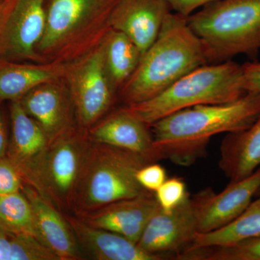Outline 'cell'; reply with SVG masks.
Masks as SVG:
<instances>
[{
    "label": "cell",
    "instance_id": "21",
    "mask_svg": "<svg viewBox=\"0 0 260 260\" xmlns=\"http://www.w3.org/2000/svg\"><path fill=\"white\" fill-rule=\"evenodd\" d=\"M101 44L106 69L118 93L139 64L141 52L126 34L114 28Z\"/></svg>",
    "mask_w": 260,
    "mask_h": 260
},
{
    "label": "cell",
    "instance_id": "3",
    "mask_svg": "<svg viewBox=\"0 0 260 260\" xmlns=\"http://www.w3.org/2000/svg\"><path fill=\"white\" fill-rule=\"evenodd\" d=\"M117 0H46V23L37 51L43 63L67 64L99 47L112 28Z\"/></svg>",
    "mask_w": 260,
    "mask_h": 260
},
{
    "label": "cell",
    "instance_id": "31",
    "mask_svg": "<svg viewBox=\"0 0 260 260\" xmlns=\"http://www.w3.org/2000/svg\"><path fill=\"white\" fill-rule=\"evenodd\" d=\"M8 144H9V138H8L6 116H5L4 108L0 102V158L6 156Z\"/></svg>",
    "mask_w": 260,
    "mask_h": 260
},
{
    "label": "cell",
    "instance_id": "11",
    "mask_svg": "<svg viewBox=\"0 0 260 260\" xmlns=\"http://www.w3.org/2000/svg\"><path fill=\"white\" fill-rule=\"evenodd\" d=\"M260 188V167L255 172L229 185L219 193L210 187L191 197L199 234L225 226L235 220L252 201Z\"/></svg>",
    "mask_w": 260,
    "mask_h": 260
},
{
    "label": "cell",
    "instance_id": "32",
    "mask_svg": "<svg viewBox=\"0 0 260 260\" xmlns=\"http://www.w3.org/2000/svg\"><path fill=\"white\" fill-rule=\"evenodd\" d=\"M5 3L4 0L0 2V21H1L2 17H3V12H4Z\"/></svg>",
    "mask_w": 260,
    "mask_h": 260
},
{
    "label": "cell",
    "instance_id": "16",
    "mask_svg": "<svg viewBox=\"0 0 260 260\" xmlns=\"http://www.w3.org/2000/svg\"><path fill=\"white\" fill-rule=\"evenodd\" d=\"M88 133L94 143L139 154L150 162L160 160L150 126L122 109L98 121Z\"/></svg>",
    "mask_w": 260,
    "mask_h": 260
},
{
    "label": "cell",
    "instance_id": "9",
    "mask_svg": "<svg viewBox=\"0 0 260 260\" xmlns=\"http://www.w3.org/2000/svg\"><path fill=\"white\" fill-rule=\"evenodd\" d=\"M46 0H4L0 21V59L43 63L38 44L46 23Z\"/></svg>",
    "mask_w": 260,
    "mask_h": 260
},
{
    "label": "cell",
    "instance_id": "15",
    "mask_svg": "<svg viewBox=\"0 0 260 260\" xmlns=\"http://www.w3.org/2000/svg\"><path fill=\"white\" fill-rule=\"evenodd\" d=\"M160 208L155 194L148 192L119 200L81 215L93 226L116 233L138 244L149 220Z\"/></svg>",
    "mask_w": 260,
    "mask_h": 260
},
{
    "label": "cell",
    "instance_id": "6",
    "mask_svg": "<svg viewBox=\"0 0 260 260\" xmlns=\"http://www.w3.org/2000/svg\"><path fill=\"white\" fill-rule=\"evenodd\" d=\"M149 162H153L139 154L92 141L73 208L83 215L119 200L150 192L142 187L136 178L138 171Z\"/></svg>",
    "mask_w": 260,
    "mask_h": 260
},
{
    "label": "cell",
    "instance_id": "7",
    "mask_svg": "<svg viewBox=\"0 0 260 260\" xmlns=\"http://www.w3.org/2000/svg\"><path fill=\"white\" fill-rule=\"evenodd\" d=\"M63 78L73 99L78 125L90 129L107 114L118 95L106 69L102 44L67 63Z\"/></svg>",
    "mask_w": 260,
    "mask_h": 260
},
{
    "label": "cell",
    "instance_id": "26",
    "mask_svg": "<svg viewBox=\"0 0 260 260\" xmlns=\"http://www.w3.org/2000/svg\"><path fill=\"white\" fill-rule=\"evenodd\" d=\"M154 194L160 209L166 213L177 208L189 195L185 182L177 177L167 179Z\"/></svg>",
    "mask_w": 260,
    "mask_h": 260
},
{
    "label": "cell",
    "instance_id": "25",
    "mask_svg": "<svg viewBox=\"0 0 260 260\" xmlns=\"http://www.w3.org/2000/svg\"><path fill=\"white\" fill-rule=\"evenodd\" d=\"M178 260H260V236L225 246L203 248L181 253Z\"/></svg>",
    "mask_w": 260,
    "mask_h": 260
},
{
    "label": "cell",
    "instance_id": "23",
    "mask_svg": "<svg viewBox=\"0 0 260 260\" xmlns=\"http://www.w3.org/2000/svg\"><path fill=\"white\" fill-rule=\"evenodd\" d=\"M0 225L10 232L37 239L34 210L23 191L0 195Z\"/></svg>",
    "mask_w": 260,
    "mask_h": 260
},
{
    "label": "cell",
    "instance_id": "2",
    "mask_svg": "<svg viewBox=\"0 0 260 260\" xmlns=\"http://www.w3.org/2000/svg\"><path fill=\"white\" fill-rule=\"evenodd\" d=\"M208 62L204 47L186 18L171 12L117 95L126 106L145 102Z\"/></svg>",
    "mask_w": 260,
    "mask_h": 260
},
{
    "label": "cell",
    "instance_id": "18",
    "mask_svg": "<svg viewBox=\"0 0 260 260\" xmlns=\"http://www.w3.org/2000/svg\"><path fill=\"white\" fill-rule=\"evenodd\" d=\"M80 249L98 260H162L166 256L151 254L138 244L116 233L93 226L83 219L66 218Z\"/></svg>",
    "mask_w": 260,
    "mask_h": 260
},
{
    "label": "cell",
    "instance_id": "20",
    "mask_svg": "<svg viewBox=\"0 0 260 260\" xmlns=\"http://www.w3.org/2000/svg\"><path fill=\"white\" fill-rule=\"evenodd\" d=\"M67 64L18 62L0 59V101L20 100L48 80L63 78Z\"/></svg>",
    "mask_w": 260,
    "mask_h": 260
},
{
    "label": "cell",
    "instance_id": "13",
    "mask_svg": "<svg viewBox=\"0 0 260 260\" xmlns=\"http://www.w3.org/2000/svg\"><path fill=\"white\" fill-rule=\"evenodd\" d=\"M18 101L49 143L78 125L73 99L63 78L39 84Z\"/></svg>",
    "mask_w": 260,
    "mask_h": 260
},
{
    "label": "cell",
    "instance_id": "1",
    "mask_svg": "<svg viewBox=\"0 0 260 260\" xmlns=\"http://www.w3.org/2000/svg\"><path fill=\"white\" fill-rule=\"evenodd\" d=\"M260 114V94L234 102L186 108L150 126L160 160L188 167L203 158L213 137L246 129Z\"/></svg>",
    "mask_w": 260,
    "mask_h": 260
},
{
    "label": "cell",
    "instance_id": "8",
    "mask_svg": "<svg viewBox=\"0 0 260 260\" xmlns=\"http://www.w3.org/2000/svg\"><path fill=\"white\" fill-rule=\"evenodd\" d=\"M91 143L88 129L77 125L49 144L42 180L44 197L53 205L73 207Z\"/></svg>",
    "mask_w": 260,
    "mask_h": 260
},
{
    "label": "cell",
    "instance_id": "14",
    "mask_svg": "<svg viewBox=\"0 0 260 260\" xmlns=\"http://www.w3.org/2000/svg\"><path fill=\"white\" fill-rule=\"evenodd\" d=\"M171 12L166 0H117L111 13L110 25L126 34L143 56L158 37Z\"/></svg>",
    "mask_w": 260,
    "mask_h": 260
},
{
    "label": "cell",
    "instance_id": "27",
    "mask_svg": "<svg viewBox=\"0 0 260 260\" xmlns=\"http://www.w3.org/2000/svg\"><path fill=\"white\" fill-rule=\"evenodd\" d=\"M24 182L16 167L8 157L0 158V195L18 192Z\"/></svg>",
    "mask_w": 260,
    "mask_h": 260
},
{
    "label": "cell",
    "instance_id": "30",
    "mask_svg": "<svg viewBox=\"0 0 260 260\" xmlns=\"http://www.w3.org/2000/svg\"><path fill=\"white\" fill-rule=\"evenodd\" d=\"M172 11L187 18L195 10L217 0H166Z\"/></svg>",
    "mask_w": 260,
    "mask_h": 260
},
{
    "label": "cell",
    "instance_id": "19",
    "mask_svg": "<svg viewBox=\"0 0 260 260\" xmlns=\"http://www.w3.org/2000/svg\"><path fill=\"white\" fill-rule=\"evenodd\" d=\"M219 167L230 181L249 177L260 167V114L249 127L227 133L220 147Z\"/></svg>",
    "mask_w": 260,
    "mask_h": 260
},
{
    "label": "cell",
    "instance_id": "28",
    "mask_svg": "<svg viewBox=\"0 0 260 260\" xmlns=\"http://www.w3.org/2000/svg\"><path fill=\"white\" fill-rule=\"evenodd\" d=\"M137 180L145 190L155 193L167 179V172L156 162H149L140 168L136 174Z\"/></svg>",
    "mask_w": 260,
    "mask_h": 260
},
{
    "label": "cell",
    "instance_id": "12",
    "mask_svg": "<svg viewBox=\"0 0 260 260\" xmlns=\"http://www.w3.org/2000/svg\"><path fill=\"white\" fill-rule=\"evenodd\" d=\"M198 234V219L189 194L170 213L159 208L149 220L138 245L151 254L175 256L185 250Z\"/></svg>",
    "mask_w": 260,
    "mask_h": 260
},
{
    "label": "cell",
    "instance_id": "34",
    "mask_svg": "<svg viewBox=\"0 0 260 260\" xmlns=\"http://www.w3.org/2000/svg\"><path fill=\"white\" fill-rule=\"evenodd\" d=\"M3 1V0H0V2Z\"/></svg>",
    "mask_w": 260,
    "mask_h": 260
},
{
    "label": "cell",
    "instance_id": "4",
    "mask_svg": "<svg viewBox=\"0 0 260 260\" xmlns=\"http://www.w3.org/2000/svg\"><path fill=\"white\" fill-rule=\"evenodd\" d=\"M246 93L242 65L226 61L218 64L202 65L158 95L121 109L151 126L186 108L232 102Z\"/></svg>",
    "mask_w": 260,
    "mask_h": 260
},
{
    "label": "cell",
    "instance_id": "29",
    "mask_svg": "<svg viewBox=\"0 0 260 260\" xmlns=\"http://www.w3.org/2000/svg\"><path fill=\"white\" fill-rule=\"evenodd\" d=\"M243 83L246 93L260 94V62L253 61L242 64Z\"/></svg>",
    "mask_w": 260,
    "mask_h": 260
},
{
    "label": "cell",
    "instance_id": "17",
    "mask_svg": "<svg viewBox=\"0 0 260 260\" xmlns=\"http://www.w3.org/2000/svg\"><path fill=\"white\" fill-rule=\"evenodd\" d=\"M21 191L34 210L38 240L59 260L81 259V249L74 232L56 206L27 184H24Z\"/></svg>",
    "mask_w": 260,
    "mask_h": 260
},
{
    "label": "cell",
    "instance_id": "24",
    "mask_svg": "<svg viewBox=\"0 0 260 260\" xmlns=\"http://www.w3.org/2000/svg\"><path fill=\"white\" fill-rule=\"evenodd\" d=\"M0 260H59L35 237L0 225Z\"/></svg>",
    "mask_w": 260,
    "mask_h": 260
},
{
    "label": "cell",
    "instance_id": "22",
    "mask_svg": "<svg viewBox=\"0 0 260 260\" xmlns=\"http://www.w3.org/2000/svg\"><path fill=\"white\" fill-rule=\"evenodd\" d=\"M259 236L260 194L258 195L257 198L254 201L251 202L244 211L235 220L225 226L213 232L198 234L190 245L181 253L203 248L232 245Z\"/></svg>",
    "mask_w": 260,
    "mask_h": 260
},
{
    "label": "cell",
    "instance_id": "5",
    "mask_svg": "<svg viewBox=\"0 0 260 260\" xmlns=\"http://www.w3.org/2000/svg\"><path fill=\"white\" fill-rule=\"evenodd\" d=\"M204 47L208 61L260 49V0H217L186 18Z\"/></svg>",
    "mask_w": 260,
    "mask_h": 260
},
{
    "label": "cell",
    "instance_id": "33",
    "mask_svg": "<svg viewBox=\"0 0 260 260\" xmlns=\"http://www.w3.org/2000/svg\"><path fill=\"white\" fill-rule=\"evenodd\" d=\"M259 194H260V188H259V190H258L257 193H256V197H257L258 195H259Z\"/></svg>",
    "mask_w": 260,
    "mask_h": 260
},
{
    "label": "cell",
    "instance_id": "10",
    "mask_svg": "<svg viewBox=\"0 0 260 260\" xmlns=\"http://www.w3.org/2000/svg\"><path fill=\"white\" fill-rule=\"evenodd\" d=\"M10 117L11 137L6 156L16 167L24 184L31 186L44 198L42 177L50 144L49 140L18 100L11 102Z\"/></svg>",
    "mask_w": 260,
    "mask_h": 260
}]
</instances>
